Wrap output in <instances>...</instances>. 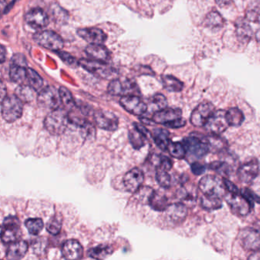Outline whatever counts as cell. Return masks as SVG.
Instances as JSON below:
<instances>
[{
  "mask_svg": "<svg viewBox=\"0 0 260 260\" xmlns=\"http://www.w3.org/2000/svg\"><path fill=\"white\" fill-rule=\"evenodd\" d=\"M79 65L90 73L104 79H112L116 74V72L114 70L113 68L111 67L106 62L93 59H81L79 61Z\"/></svg>",
  "mask_w": 260,
  "mask_h": 260,
  "instance_id": "5b68a950",
  "label": "cell"
},
{
  "mask_svg": "<svg viewBox=\"0 0 260 260\" xmlns=\"http://www.w3.org/2000/svg\"><path fill=\"white\" fill-rule=\"evenodd\" d=\"M38 104L44 109L54 110L61 106L60 92L54 86H47L39 92L38 96Z\"/></svg>",
  "mask_w": 260,
  "mask_h": 260,
  "instance_id": "ba28073f",
  "label": "cell"
},
{
  "mask_svg": "<svg viewBox=\"0 0 260 260\" xmlns=\"http://www.w3.org/2000/svg\"><path fill=\"white\" fill-rule=\"evenodd\" d=\"M77 34L90 44H102L106 41L107 38L103 30L97 28L79 29Z\"/></svg>",
  "mask_w": 260,
  "mask_h": 260,
  "instance_id": "44dd1931",
  "label": "cell"
},
{
  "mask_svg": "<svg viewBox=\"0 0 260 260\" xmlns=\"http://www.w3.org/2000/svg\"><path fill=\"white\" fill-rule=\"evenodd\" d=\"M29 250V244L23 240H17L10 243L7 250V258L10 260H19L23 258Z\"/></svg>",
  "mask_w": 260,
  "mask_h": 260,
  "instance_id": "cb8c5ba5",
  "label": "cell"
},
{
  "mask_svg": "<svg viewBox=\"0 0 260 260\" xmlns=\"http://www.w3.org/2000/svg\"><path fill=\"white\" fill-rule=\"evenodd\" d=\"M154 193L155 192L153 191L151 188L148 187V186H147V187L144 186V187H140V189L136 192L135 195L136 196H137V199H138L141 203L149 204Z\"/></svg>",
  "mask_w": 260,
  "mask_h": 260,
  "instance_id": "ee69618b",
  "label": "cell"
},
{
  "mask_svg": "<svg viewBox=\"0 0 260 260\" xmlns=\"http://www.w3.org/2000/svg\"><path fill=\"white\" fill-rule=\"evenodd\" d=\"M113 252V249L107 245H99L96 247L92 248L89 250L88 254L91 258L96 259H104L110 256Z\"/></svg>",
  "mask_w": 260,
  "mask_h": 260,
  "instance_id": "1f68e13d",
  "label": "cell"
},
{
  "mask_svg": "<svg viewBox=\"0 0 260 260\" xmlns=\"http://www.w3.org/2000/svg\"><path fill=\"white\" fill-rule=\"evenodd\" d=\"M236 35L241 42L246 43L252 38V29L247 21L245 19H239L236 22Z\"/></svg>",
  "mask_w": 260,
  "mask_h": 260,
  "instance_id": "484cf974",
  "label": "cell"
},
{
  "mask_svg": "<svg viewBox=\"0 0 260 260\" xmlns=\"http://www.w3.org/2000/svg\"><path fill=\"white\" fill-rule=\"evenodd\" d=\"M191 169L193 174L196 176L202 175V174H205V170H206V167L205 165L197 162L192 164Z\"/></svg>",
  "mask_w": 260,
  "mask_h": 260,
  "instance_id": "816d5d0a",
  "label": "cell"
},
{
  "mask_svg": "<svg viewBox=\"0 0 260 260\" xmlns=\"http://www.w3.org/2000/svg\"><path fill=\"white\" fill-rule=\"evenodd\" d=\"M259 172V164L255 159H251L240 165L237 171V176L240 182L244 184L252 183Z\"/></svg>",
  "mask_w": 260,
  "mask_h": 260,
  "instance_id": "2e32d148",
  "label": "cell"
},
{
  "mask_svg": "<svg viewBox=\"0 0 260 260\" xmlns=\"http://www.w3.org/2000/svg\"><path fill=\"white\" fill-rule=\"evenodd\" d=\"M226 201L232 211L240 216H246L250 213L252 205L241 193H227Z\"/></svg>",
  "mask_w": 260,
  "mask_h": 260,
  "instance_id": "9c48e42d",
  "label": "cell"
},
{
  "mask_svg": "<svg viewBox=\"0 0 260 260\" xmlns=\"http://www.w3.org/2000/svg\"><path fill=\"white\" fill-rule=\"evenodd\" d=\"M249 259H260V252L258 251H255L249 257Z\"/></svg>",
  "mask_w": 260,
  "mask_h": 260,
  "instance_id": "6f0895ef",
  "label": "cell"
},
{
  "mask_svg": "<svg viewBox=\"0 0 260 260\" xmlns=\"http://www.w3.org/2000/svg\"><path fill=\"white\" fill-rule=\"evenodd\" d=\"M60 99H61V103L63 105V108L67 111L68 112L69 111L73 110L76 106V103H75L74 99H73V96L71 94L69 90L65 88V87H60Z\"/></svg>",
  "mask_w": 260,
  "mask_h": 260,
  "instance_id": "d590c367",
  "label": "cell"
},
{
  "mask_svg": "<svg viewBox=\"0 0 260 260\" xmlns=\"http://www.w3.org/2000/svg\"><path fill=\"white\" fill-rule=\"evenodd\" d=\"M57 54H58L59 57H60L66 64L69 65V66H76V65L79 64V61H76V59L72 57V56L68 54V53L59 51Z\"/></svg>",
  "mask_w": 260,
  "mask_h": 260,
  "instance_id": "7dc6e473",
  "label": "cell"
},
{
  "mask_svg": "<svg viewBox=\"0 0 260 260\" xmlns=\"http://www.w3.org/2000/svg\"><path fill=\"white\" fill-rule=\"evenodd\" d=\"M215 112V106L213 104L208 102H204L193 110L190 116V122L196 127L205 126L208 118Z\"/></svg>",
  "mask_w": 260,
  "mask_h": 260,
  "instance_id": "4fadbf2b",
  "label": "cell"
},
{
  "mask_svg": "<svg viewBox=\"0 0 260 260\" xmlns=\"http://www.w3.org/2000/svg\"><path fill=\"white\" fill-rule=\"evenodd\" d=\"M25 224L29 233L35 236L39 234L44 227V222L41 218H30L26 221Z\"/></svg>",
  "mask_w": 260,
  "mask_h": 260,
  "instance_id": "60d3db41",
  "label": "cell"
},
{
  "mask_svg": "<svg viewBox=\"0 0 260 260\" xmlns=\"http://www.w3.org/2000/svg\"><path fill=\"white\" fill-rule=\"evenodd\" d=\"M23 112L22 102L16 95L6 97L1 100V114L7 122L12 123L22 117Z\"/></svg>",
  "mask_w": 260,
  "mask_h": 260,
  "instance_id": "7a4b0ae2",
  "label": "cell"
},
{
  "mask_svg": "<svg viewBox=\"0 0 260 260\" xmlns=\"http://www.w3.org/2000/svg\"><path fill=\"white\" fill-rule=\"evenodd\" d=\"M134 129L131 130L128 134L131 145L136 150L142 148L146 144L148 139L149 131L147 128L138 123H134Z\"/></svg>",
  "mask_w": 260,
  "mask_h": 260,
  "instance_id": "ac0fdd59",
  "label": "cell"
},
{
  "mask_svg": "<svg viewBox=\"0 0 260 260\" xmlns=\"http://www.w3.org/2000/svg\"><path fill=\"white\" fill-rule=\"evenodd\" d=\"M210 168L219 174H228V165L224 162H213L210 164Z\"/></svg>",
  "mask_w": 260,
  "mask_h": 260,
  "instance_id": "bcb514c9",
  "label": "cell"
},
{
  "mask_svg": "<svg viewBox=\"0 0 260 260\" xmlns=\"http://www.w3.org/2000/svg\"><path fill=\"white\" fill-rule=\"evenodd\" d=\"M167 150L171 156L177 159H183L187 153L184 144L180 142H170Z\"/></svg>",
  "mask_w": 260,
  "mask_h": 260,
  "instance_id": "b9f144b4",
  "label": "cell"
},
{
  "mask_svg": "<svg viewBox=\"0 0 260 260\" xmlns=\"http://www.w3.org/2000/svg\"><path fill=\"white\" fill-rule=\"evenodd\" d=\"M12 63L16 66H27V60L23 54H16L12 58Z\"/></svg>",
  "mask_w": 260,
  "mask_h": 260,
  "instance_id": "c3c4849f",
  "label": "cell"
},
{
  "mask_svg": "<svg viewBox=\"0 0 260 260\" xmlns=\"http://www.w3.org/2000/svg\"><path fill=\"white\" fill-rule=\"evenodd\" d=\"M27 82L35 92H40L43 88L44 81L36 71L32 69H28Z\"/></svg>",
  "mask_w": 260,
  "mask_h": 260,
  "instance_id": "8d00e7d4",
  "label": "cell"
},
{
  "mask_svg": "<svg viewBox=\"0 0 260 260\" xmlns=\"http://www.w3.org/2000/svg\"><path fill=\"white\" fill-rule=\"evenodd\" d=\"M162 82L164 88L169 92L178 93V92L182 91L183 89V82L172 76H162Z\"/></svg>",
  "mask_w": 260,
  "mask_h": 260,
  "instance_id": "e575fe53",
  "label": "cell"
},
{
  "mask_svg": "<svg viewBox=\"0 0 260 260\" xmlns=\"http://www.w3.org/2000/svg\"><path fill=\"white\" fill-rule=\"evenodd\" d=\"M108 90L113 96H131L139 93L138 87L134 81L127 78L112 79L109 83Z\"/></svg>",
  "mask_w": 260,
  "mask_h": 260,
  "instance_id": "8992f818",
  "label": "cell"
},
{
  "mask_svg": "<svg viewBox=\"0 0 260 260\" xmlns=\"http://www.w3.org/2000/svg\"><path fill=\"white\" fill-rule=\"evenodd\" d=\"M6 58V49L4 46H1V52H0V60L1 63H4L5 61Z\"/></svg>",
  "mask_w": 260,
  "mask_h": 260,
  "instance_id": "9f6ffc18",
  "label": "cell"
},
{
  "mask_svg": "<svg viewBox=\"0 0 260 260\" xmlns=\"http://www.w3.org/2000/svg\"><path fill=\"white\" fill-rule=\"evenodd\" d=\"M232 0H215V2L219 7H226L231 4Z\"/></svg>",
  "mask_w": 260,
  "mask_h": 260,
  "instance_id": "11a10c76",
  "label": "cell"
},
{
  "mask_svg": "<svg viewBox=\"0 0 260 260\" xmlns=\"http://www.w3.org/2000/svg\"><path fill=\"white\" fill-rule=\"evenodd\" d=\"M223 180H224V184H225L226 188H227V190L228 193H240L238 188L236 187V186H235L232 182H230V180H227V179L225 178L223 179Z\"/></svg>",
  "mask_w": 260,
  "mask_h": 260,
  "instance_id": "db71d44e",
  "label": "cell"
},
{
  "mask_svg": "<svg viewBox=\"0 0 260 260\" xmlns=\"http://www.w3.org/2000/svg\"><path fill=\"white\" fill-rule=\"evenodd\" d=\"M85 52L93 60L106 62L109 59V51L103 44H90L85 48Z\"/></svg>",
  "mask_w": 260,
  "mask_h": 260,
  "instance_id": "d4e9b609",
  "label": "cell"
},
{
  "mask_svg": "<svg viewBox=\"0 0 260 260\" xmlns=\"http://www.w3.org/2000/svg\"><path fill=\"white\" fill-rule=\"evenodd\" d=\"M28 69L26 66L13 65L10 68V76L12 80L16 83L22 85L25 81H27Z\"/></svg>",
  "mask_w": 260,
  "mask_h": 260,
  "instance_id": "f1b7e54d",
  "label": "cell"
},
{
  "mask_svg": "<svg viewBox=\"0 0 260 260\" xmlns=\"http://www.w3.org/2000/svg\"><path fill=\"white\" fill-rule=\"evenodd\" d=\"M182 110L174 108H165L162 110L155 112L153 116V122L156 124L165 125L169 122H174L177 118H181Z\"/></svg>",
  "mask_w": 260,
  "mask_h": 260,
  "instance_id": "7402d4cb",
  "label": "cell"
},
{
  "mask_svg": "<svg viewBox=\"0 0 260 260\" xmlns=\"http://www.w3.org/2000/svg\"><path fill=\"white\" fill-rule=\"evenodd\" d=\"M221 198L217 197V196H208V195H204L201 199V205L202 208L208 211H215L218 210L222 207V202H221Z\"/></svg>",
  "mask_w": 260,
  "mask_h": 260,
  "instance_id": "d6a6232c",
  "label": "cell"
},
{
  "mask_svg": "<svg viewBox=\"0 0 260 260\" xmlns=\"http://www.w3.org/2000/svg\"><path fill=\"white\" fill-rule=\"evenodd\" d=\"M47 231L49 232L51 234L57 235L60 233L62 228V221L60 218L54 216L48 221L47 224Z\"/></svg>",
  "mask_w": 260,
  "mask_h": 260,
  "instance_id": "f6af8a7d",
  "label": "cell"
},
{
  "mask_svg": "<svg viewBox=\"0 0 260 260\" xmlns=\"http://www.w3.org/2000/svg\"><path fill=\"white\" fill-rule=\"evenodd\" d=\"M34 40L41 47L51 51H59L63 47L61 37L52 31L38 32L34 35Z\"/></svg>",
  "mask_w": 260,
  "mask_h": 260,
  "instance_id": "52a82bcc",
  "label": "cell"
},
{
  "mask_svg": "<svg viewBox=\"0 0 260 260\" xmlns=\"http://www.w3.org/2000/svg\"><path fill=\"white\" fill-rule=\"evenodd\" d=\"M153 138L155 144L161 150H167L170 140H169V133L166 130L162 128H156L153 131Z\"/></svg>",
  "mask_w": 260,
  "mask_h": 260,
  "instance_id": "4316f807",
  "label": "cell"
},
{
  "mask_svg": "<svg viewBox=\"0 0 260 260\" xmlns=\"http://www.w3.org/2000/svg\"><path fill=\"white\" fill-rule=\"evenodd\" d=\"M120 104L127 112L137 116L144 115L148 109L147 105L138 96L135 95L122 97L120 100Z\"/></svg>",
  "mask_w": 260,
  "mask_h": 260,
  "instance_id": "5bb4252c",
  "label": "cell"
},
{
  "mask_svg": "<svg viewBox=\"0 0 260 260\" xmlns=\"http://www.w3.org/2000/svg\"><path fill=\"white\" fill-rule=\"evenodd\" d=\"M156 181L158 184L164 189H168L171 186V177L168 171L158 168L156 174Z\"/></svg>",
  "mask_w": 260,
  "mask_h": 260,
  "instance_id": "7bdbcfd3",
  "label": "cell"
},
{
  "mask_svg": "<svg viewBox=\"0 0 260 260\" xmlns=\"http://www.w3.org/2000/svg\"><path fill=\"white\" fill-rule=\"evenodd\" d=\"M240 193H241V194L243 195L245 198H246V199H247V200L250 202V204L252 205V206H253L255 202H259V201H258V199L257 198V196H255V195L254 194L252 191H250L249 189H242V191L240 192Z\"/></svg>",
  "mask_w": 260,
  "mask_h": 260,
  "instance_id": "681fc988",
  "label": "cell"
},
{
  "mask_svg": "<svg viewBox=\"0 0 260 260\" xmlns=\"http://www.w3.org/2000/svg\"><path fill=\"white\" fill-rule=\"evenodd\" d=\"M166 106H167V100L162 94L154 95L149 101V107L150 108V111L154 113L158 111L165 109Z\"/></svg>",
  "mask_w": 260,
  "mask_h": 260,
  "instance_id": "f35d334b",
  "label": "cell"
},
{
  "mask_svg": "<svg viewBox=\"0 0 260 260\" xmlns=\"http://www.w3.org/2000/svg\"><path fill=\"white\" fill-rule=\"evenodd\" d=\"M199 188L204 195L222 198L227 195L224 180L215 175H207L199 182Z\"/></svg>",
  "mask_w": 260,
  "mask_h": 260,
  "instance_id": "3957f363",
  "label": "cell"
},
{
  "mask_svg": "<svg viewBox=\"0 0 260 260\" xmlns=\"http://www.w3.org/2000/svg\"><path fill=\"white\" fill-rule=\"evenodd\" d=\"M240 244L248 251H258L260 249V233L252 228L240 230L238 236Z\"/></svg>",
  "mask_w": 260,
  "mask_h": 260,
  "instance_id": "7c38bea8",
  "label": "cell"
},
{
  "mask_svg": "<svg viewBox=\"0 0 260 260\" xmlns=\"http://www.w3.org/2000/svg\"><path fill=\"white\" fill-rule=\"evenodd\" d=\"M172 166V162L169 157L165 156H161L160 159H159V168L169 171L170 170Z\"/></svg>",
  "mask_w": 260,
  "mask_h": 260,
  "instance_id": "f907efd6",
  "label": "cell"
},
{
  "mask_svg": "<svg viewBox=\"0 0 260 260\" xmlns=\"http://www.w3.org/2000/svg\"><path fill=\"white\" fill-rule=\"evenodd\" d=\"M186 121L185 120L184 118H179L176 120H174V122H169V123L166 124L165 126L168 127V128H183L186 125Z\"/></svg>",
  "mask_w": 260,
  "mask_h": 260,
  "instance_id": "f5cc1de1",
  "label": "cell"
},
{
  "mask_svg": "<svg viewBox=\"0 0 260 260\" xmlns=\"http://www.w3.org/2000/svg\"><path fill=\"white\" fill-rule=\"evenodd\" d=\"M186 153L195 159H201L209 151L208 144L199 137L189 136L183 140Z\"/></svg>",
  "mask_w": 260,
  "mask_h": 260,
  "instance_id": "30bf717a",
  "label": "cell"
},
{
  "mask_svg": "<svg viewBox=\"0 0 260 260\" xmlns=\"http://www.w3.org/2000/svg\"><path fill=\"white\" fill-rule=\"evenodd\" d=\"M149 205L153 210L157 211H165L169 206L167 198L158 193H153Z\"/></svg>",
  "mask_w": 260,
  "mask_h": 260,
  "instance_id": "836d02e7",
  "label": "cell"
},
{
  "mask_svg": "<svg viewBox=\"0 0 260 260\" xmlns=\"http://www.w3.org/2000/svg\"><path fill=\"white\" fill-rule=\"evenodd\" d=\"M26 22L35 29H41L47 26L48 17L41 9H33L26 15Z\"/></svg>",
  "mask_w": 260,
  "mask_h": 260,
  "instance_id": "ffe728a7",
  "label": "cell"
},
{
  "mask_svg": "<svg viewBox=\"0 0 260 260\" xmlns=\"http://www.w3.org/2000/svg\"><path fill=\"white\" fill-rule=\"evenodd\" d=\"M165 215L172 224H182L187 216V208L182 203H175L169 205L165 209Z\"/></svg>",
  "mask_w": 260,
  "mask_h": 260,
  "instance_id": "603a6c76",
  "label": "cell"
},
{
  "mask_svg": "<svg viewBox=\"0 0 260 260\" xmlns=\"http://www.w3.org/2000/svg\"><path fill=\"white\" fill-rule=\"evenodd\" d=\"M144 180V174L143 171L138 168H134L131 170L128 171L124 177V186L127 191L135 193L141 187Z\"/></svg>",
  "mask_w": 260,
  "mask_h": 260,
  "instance_id": "e0dca14e",
  "label": "cell"
},
{
  "mask_svg": "<svg viewBox=\"0 0 260 260\" xmlns=\"http://www.w3.org/2000/svg\"><path fill=\"white\" fill-rule=\"evenodd\" d=\"M204 26L208 29H218L223 27L224 19L218 12L213 11L207 15L204 19Z\"/></svg>",
  "mask_w": 260,
  "mask_h": 260,
  "instance_id": "83f0119b",
  "label": "cell"
},
{
  "mask_svg": "<svg viewBox=\"0 0 260 260\" xmlns=\"http://www.w3.org/2000/svg\"><path fill=\"white\" fill-rule=\"evenodd\" d=\"M94 120L97 126L108 131H115L118 128V118L109 111L100 110L94 113Z\"/></svg>",
  "mask_w": 260,
  "mask_h": 260,
  "instance_id": "9a60e30c",
  "label": "cell"
},
{
  "mask_svg": "<svg viewBox=\"0 0 260 260\" xmlns=\"http://www.w3.org/2000/svg\"><path fill=\"white\" fill-rule=\"evenodd\" d=\"M226 118L229 125L232 127H239L244 121L243 112L237 108H231L226 112Z\"/></svg>",
  "mask_w": 260,
  "mask_h": 260,
  "instance_id": "f546056e",
  "label": "cell"
},
{
  "mask_svg": "<svg viewBox=\"0 0 260 260\" xmlns=\"http://www.w3.org/2000/svg\"><path fill=\"white\" fill-rule=\"evenodd\" d=\"M61 252L66 259H79L83 255V247L78 240L70 239L63 243Z\"/></svg>",
  "mask_w": 260,
  "mask_h": 260,
  "instance_id": "d6986e66",
  "label": "cell"
},
{
  "mask_svg": "<svg viewBox=\"0 0 260 260\" xmlns=\"http://www.w3.org/2000/svg\"><path fill=\"white\" fill-rule=\"evenodd\" d=\"M206 143L209 147V151L211 150L221 151L227 145L224 139L219 137L218 134H212V135L208 136L206 138Z\"/></svg>",
  "mask_w": 260,
  "mask_h": 260,
  "instance_id": "74e56055",
  "label": "cell"
},
{
  "mask_svg": "<svg viewBox=\"0 0 260 260\" xmlns=\"http://www.w3.org/2000/svg\"><path fill=\"white\" fill-rule=\"evenodd\" d=\"M35 90L29 85L22 84L16 90V96L22 103H30L35 97Z\"/></svg>",
  "mask_w": 260,
  "mask_h": 260,
  "instance_id": "4dcf8cb0",
  "label": "cell"
},
{
  "mask_svg": "<svg viewBox=\"0 0 260 260\" xmlns=\"http://www.w3.org/2000/svg\"><path fill=\"white\" fill-rule=\"evenodd\" d=\"M69 114L64 108L51 111L44 119V127L52 135H60L64 132L69 123Z\"/></svg>",
  "mask_w": 260,
  "mask_h": 260,
  "instance_id": "6da1fadb",
  "label": "cell"
},
{
  "mask_svg": "<svg viewBox=\"0 0 260 260\" xmlns=\"http://www.w3.org/2000/svg\"><path fill=\"white\" fill-rule=\"evenodd\" d=\"M246 19L251 22L260 21V0H254L246 10Z\"/></svg>",
  "mask_w": 260,
  "mask_h": 260,
  "instance_id": "ab89813d",
  "label": "cell"
},
{
  "mask_svg": "<svg viewBox=\"0 0 260 260\" xmlns=\"http://www.w3.org/2000/svg\"><path fill=\"white\" fill-rule=\"evenodd\" d=\"M1 240L5 244L17 241L22 236L20 221L16 216H9L4 219L1 227Z\"/></svg>",
  "mask_w": 260,
  "mask_h": 260,
  "instance_id": "277c9868",
  "label": "cell"
},
{
  "mask_svg": "<svg viewBox=\"0 0 260 260\" xmlns=\"http://www.w3.org/2000/svg\"><path fill=\"white\" fill-rule=\"evenodd\" d=\"M255 37H256L257 41H258V42H260V30H258V32H257Z\"/></svg>",
  "mask_w": 260,
  "mask_h": 260,
  "instance_id": "680465c9",
  "label": "cell"
},
{
  "mask_svg": "<svg viewBox=\"0 0 260 260\" xmlns=\"http://www.w3.org/2000/svg\"><path fill=\"white\" fill-rule=\"evenodd\" d=\"M230 126L226 118V112L218 110L211 115L205 125V129L211 134H218L224 132Z\"/></svg>",
  "mask_w": 260,
  "mask_h": 260,
  "instance_id": "8fae6325",
  "label": "cell"
}]
</instances>
